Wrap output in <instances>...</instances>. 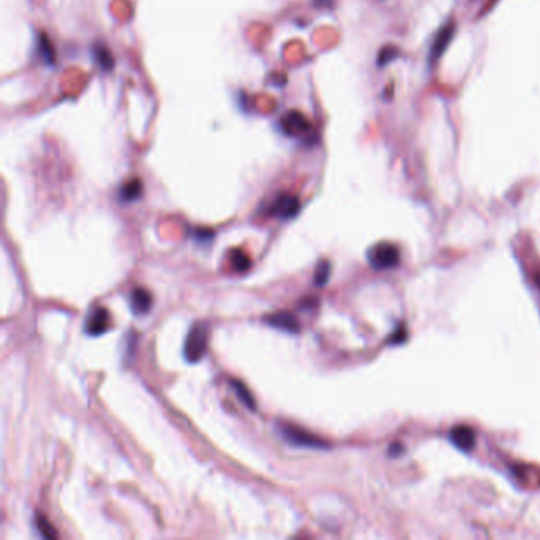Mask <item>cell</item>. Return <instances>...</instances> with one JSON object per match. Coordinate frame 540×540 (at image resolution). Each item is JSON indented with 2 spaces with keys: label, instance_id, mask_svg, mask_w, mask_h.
Instances as JSON below:
<instances>
[{
  "label": "cell",
  "instance_id": "cell-5",
  "mask_svg": "<svg viewBox=\"0 0 540 540\" xmlns=\"http://www.w3.org/2000/svg\"><path fill=\"white\" fill-rule=\"evenodd\" d=\"M400 254L396 250L395 246L382 243L374 246L369 252V262H371L375 268H392L396 263H398Z\"/></svg>",
  "mask_w": 540,
  "mask_h": 540
},
{
  "label": "cell",
  "instance_id": "cell-11",
  "mask_svg": "<svg viewBox=\"0 0 540 540\" xmlns=\"http://www.w3.org/2000/svg\"><path fill=\"white\" fill-rule=\"evenodd\" d=\"M143 192V184L140 180H132L122 184L119 189V198L122 202H135L138 200Z\"/></svg>",
  "mask_w": 540,
  "mask_h": 540
},
{
  "label": "cell",
  "instance_id": "cell-14",
  "mask_svg": "<svg viewBox=\"0 0 540 540\" xmlns=\"http://www.w3.org/2000/svg\"><path fill=\"white\" fill-rule=\"evenodd\" d=\"M231 385H233L236 395L239 396V400H241L246 406H248L249 409H255V401H254V396L250 395V392L248 388H246V385L243 384V382H238V380H231Z\"/></svg>",
  "mask_w": 540,
  "mask_h": 540
},
{
  "label": "cell",
  "instance_id": "cell-15",
  "mask_svg": "<svg viewBox=\"0 0 540 540\" xmlns=\"http://www.w3.org/2000/svg\"><path fill=\"white\" fill-rule=\"evenodd\" d=\"M35 523H37L38 532L43 537H46V539H57V532H56V529H54V526L51 524V522H48V519L43 515H37Z\"/></svg>",
  "mask_w": 540,
  "mask_h": 540
},
{
  "label": "cell",
  "instance_id": "cell-3",
  "mask_svg": "<svg viewBox=\"0 0 540 540\" xmlns=\"http://www.w3.org/2000/svg\"><path fill=\"white\" fill-rule=\"evenodd\" d=\"M299 206H302V204H299L298 197L292 194H279L275 200L271 202L268 214L281 219H292L298 214Z\"/></svg>",
  "mask_w": 540,
  "mask_h": 540
},
{
  "label": "cell",
  "instance_id": "cell-4",
  "mask_svg": "<svg viewBox=\"0 0 540 540\" xmlns=\"http://www.w3.org/2000/svg\"><path fill=\"white\" fill-rule=\"evenodd\" d=\"M311 122L299 111H287L281 119V130L289 136H304L311 132Z\"/></svg>",
  "mask_w": 540,
  "mask_h": 540
},
{
  "label": "cell",
  "instance_id": "cell-6",
  "mask_svg": "<svg viewBox=\"0 0 540 540\" xmlns=\"http://www.w3.org/2000/svg\"><path fill=\"white\" fill-rule=\"evenodd\" d=\"M109 324H111V317H109V312L106 307H97L92 314L91 317L87 319L86 322V331L91 336H100L108 331Z\"/></svg>",
  "mask_w": 540,
  "mask_h": 540
},
{
  "label": "cell",
  "instance_id": "cell-2",
  "mask_svg": "<svg viewBox=\"0 0 540 540\" xmlns=\"http://www.w3.org/2000/svg\"><path fill=\"white\" fill-rule=\"evenodd\" d=\"M281 433L287 442L298 447H311V448H325L326 443L320 437L314 436L306 429L298 428L295 425H285L281 428Z\"/></svg>",
  "mask_w": 540,
  "mask_h": 540
},
{
  "label": "cell",
  "instance_id": "cell-1",
  "mask_svg": "<svg viewBox=\"0 0 540 540\" xmlns=\"http://www.w3.org/2000/svg\"><path fill=\"white\" fill-rule=\"evenodd\" d=\"M208 347V326L204 324H197L189 331L186 343H184V357L189 363H197L206 353Z\"/></svg>",
  "mask_w": 540,
  "mask_h": 540
},
{
  "label": "cell",
  "instance_id": "cell-12",
  "mask_svg": "<svg viewBox=\"0 0 540 540\" xmlns=\"http://www.w3.org/2000/svg\"><path fill=\"white\" fill-rule=\"evenodd\" d=\"M230 265L233 266L235 271L246 272L250 270L252 260L243 249H233L230 252Z\"/></svg>",
  "mask_w": 540,
  "mask_h": 540
},
{
  "label": "cell",
  "instance_id": "cell-9",
  "mask_svg": "<svg viewBox=\"0 0 540 540\" xmlns=\"http://www.w3.org/2000/svg\"><path fill=\"white\" fill-rule=\"evenodd\" d=\"M92 54H94V59L95 62L99 64V67L101 68L104 72H111L113 67H114V57L111 51H109V48L105 45V43H94L92 45Z\"/></svg>",
  "mask_w": 540,
  "mask_h": 540
},
{
  "label": "cell",
  "instance_id": "cell-10",
  "mask_svg": "<svg viewBox=\"0 0 540 540\" xmlns=\"http://www.w3.org/2000/svg\"><path fill=\"white\" fill-rule=\"evenodd\" d=\"M452 441L455 446L458 448H463V450H470L474 447V442H475V434L470 428H466V426H460V428H455L452 431Z\"/></svg>",
  "mask_w": 540,
  "mask_h": 540
},
{
  "label": "cell",
  "instance_id": "cell-7",
  "mask_svg": "<svg viewBox=\"0 0 540 540\" xmlns=\"http://www.w3.org/2000/svg\"><path fill=\"white\" fill-rule=\"evenodd\" d=\"M265 322L268 324L272 328H277V330H282L287 333H298L299 331V324L297 317L293 316L290 312H276L271 314L265 319Z\"/></svg>",
  "mask_w": 540,
  "mask_h": 540
},
{
  "label": "cell",
  "instance_id": "cell-8",
  "mask_svg": "<svg viewBox=\"0 0 540 540\" xmlns=\"http://www.w3.org/2000/svg\"><path fill=\"white\" fill-rule=\"evenodd\" d=\"M153 306V297L146 289H141V287H136V289L132 290L130 293V307L132 311L140 316V314H146Z\"/></svg>",
  "mask_w": 540,
  "mask_h": 540
},
{
  "label": "cell",
  "instance_id": "cell-16",
  "mask_svg": "<svg viewBox=\"0 0 540 540\" xmlns=\"http://www.w3.org/2000/svg\"><path fill=\"white\" fill-rule=\"evenodd\" d=\"M330 270H331V266H330V263L326 262V260H324V262L317 266L316 277H314V282H316V285L322 287L326 284L328 277H330Z\"/></svg>",
  "mask_w": 540,
  "mask_h": 540
},
{
  "label": "cell",
  "instance_id": "cell-13",
  "mask_svg": "<svg viewBox=\"0 0 540 540\" xmlns=\"http://www.w3.org/2000/svg\"><path fill=\"white\" fill-rule=\"evenodd\" d=\"M38 51H40V56H42V59L45 60L46 64H50V65L54 64V48H53L51 40L48 38L45 33H40Z\"/></svg>",
  "mask_w": 540,
  "mask_h": 540
}]
</instances>
